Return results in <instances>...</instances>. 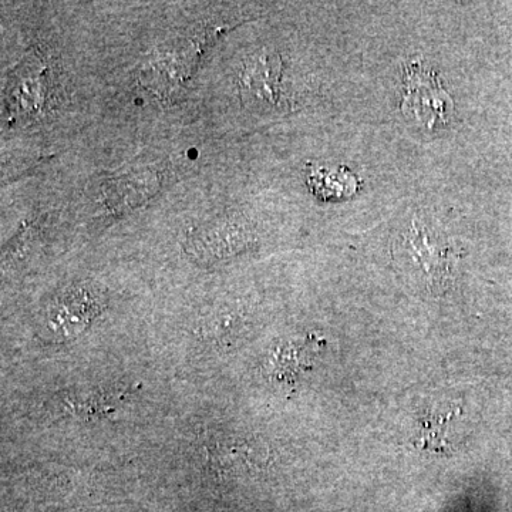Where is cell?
Wrapping results in <instances>:
<instances>
[{"mask_svg":"<svg viewBox=\"0 0 512 512\" xmlns=\"http://www.w3.org/2000/svg\"><path fill=\"white\" fill-rule=\"evenodd\" d=\"M454 103L450 94L440 86L436 73L412 64L404 74L402 110L421 126H443L453 114Z\"/></svg>","mask_w":512,"mask_h":512,"instance_id":"cell-1","label":"cell"},{"mask_svg":"<svg viewBox=\"0 0 512 512\" xmlns=\"http://www.w3.org/2000/svg\"><path fill=\"white\" fill-rule=\"evenodd\" d=\"M400 249L429 288H441L450 276V248L427 222L413 220L400 235Z\"/></svg>","mask_w":512,"mask_h":512,"instance_id":"cell-2","label":"cell"},{"mask_svg":"<svg viewBox=\"0 0 512 512\" xmlns=\"http://www.w3.org/2000/svg\"><path fill=\"white\" fill-rule=\"evenodd\" d=\"M282 62L278 53H256L249 57L241 76L242 96L259 109L274 107L281 99Z\"/></svg>","mask_w":512,"mask_h":512,"instance_id":"cell-3","label":"cell"},{"mask_svg":"<svg viewBox=\"0 0 512 512\" xmlns=\"http://www.w3.org/2000/svg\"><path fill=\"white\" fill-rule=\"evenodd\" d=\"M194 254L204 259H221L222 256L237 254L248 244V232L238 225H214L198 232L191 239Z\"/></svg>","mask_w":512,"mask_h":512,"instance_id":"cell-4","label":"cell"}]
</instances>
